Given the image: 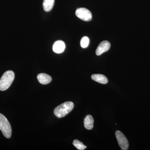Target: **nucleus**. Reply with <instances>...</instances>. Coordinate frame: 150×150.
Masks as SVG:
<instances>
[{
	"mask_svg": "<svg viewBox=\"0 0 150 150\" xmlns=\"http://www.w3.org/2000/svg\"><path fill=\"white\" fill-rule=\"evenodd\" d=\"M74 103L71 101H67L60 105L55 108L54 113L58 118H62L69 114L72 110Z\"/></svg>",
	"mask_w": 150,
	"mask_h": 150,
	"instance_id": "obj_1",
	"label": "nucleus"
},
{
	"mask_svg": "<svg viewBox=\"0 0 150 150\" xmlns=\"http://www.w3.org/2000/svg\"><path fill=\"white\" fill-rule=\"evenodd\" d=\"M14 78L15 74L13 71H8L4 73L0 79V91H4L8 89Z\"/></svg>",
	"mask_w": 150,
	"mask_h": 150,
	"instance_id": "obj_2",
	"label": "nucleus"
},
{
	"mask_svg": "<svg viewBox=\"0 0 150 150\" xmlns=\"http://www.w3.org/2000/svg\"><path fill=\"white\" fill-rule=\"evenodd\" d=\"M0 130L6 138L9 139L12 134L10 123L3 114L0 113Z\"/></svg>",
	"mask_w": 150,
	"mask_h": 150,
	"instance_id": "obj_3",
	"label": "nucleus"
},
{
	"mask_svg": "<svg viewBox=\"0 0 150 150\" xmlns=\"http://www.w3.org/2000/svg\"><path fill=\"white\" fill-rule=\"evenodd\" d=\"M76 15L79 18L85 21H90L92 18L90 11L84 8L77 9L76 11Z\"/></svg>",
	"mask_w": 150,
	"mask_h": 150,
	"instance_id": "obj_4",
	"label": "nucleus"
},
{
	"mask_svg": "<svg viewBox=\"0 0 150 150\" xmlns=\"http://www.w3.org/2000/svg\"><path fill=\"white\" fill-rule=\"evenodd\" d=\"M115 134L118 144L121 149L128 150L129 147V143L127 138L124 136V134L119 131H116Z\"/></svg>",
	"mask_w": 150,
	"mask_h": 150,
	"instance_id": "obj_5",
	"label": "nucleus"
},
{
	"mask_svg": "<svg viewBox=\"0 0 150 150\" xmlns=\"http://www.w3.org/2000/svg\"><path fill=\"white\" fill-rule=\"evenodd\" d=\"M110 44L107 40L102 41L100 43L96 50V54L97 56H100L104 52H106L110 49Z\"/></svg>",
	"mask_w": 150,
	"mask_h": 150,
	"instance_id": "obj_6",
	"label": "nucleus"
},
{
	"mask_svg": "<svg viewBox=\"0 0 150 150\" xmlns=\"http://www.w3.org/2000/svg\"><path fill=\"white\" fill-rule=\"evenodd\" d=\"M65 43L62 40H58L54 43L53 46V50L55 53L61 54L63 53L65 49Z\"/></svg>",
	"mask_w": 150,
	"mask_h": 150,
	"instance_id": "obj_7",
	"label": "nucleus"
},
{
	"mask_svg": "<svg viewBox=\"0 0 150 150\" xmlns=\"http://www.w3.org/2000/svg\"><path fill=\"white\" fill-rule=\"evenodd\" d=\"M37 79L40 83L43 85L50 83L52 81L51 76L44 73L38 74L37 76Z\"/></svg>",
	"mask_w": 150,
	"mask_h": 150,
	"instance_id": "obj_8",
	"label": "nucleus"
},
{
	"mask_svg": "<svg viewBox=\"0 0 150 150\" xmlns=\"http://www.w3.org/2000/svg\"><path fill=\"white\" fill-rule=\"evenodd\" d=\"M91 79L93 81L103 84H105L108 82V80L106 77L104 75L100 74H96L92 75Z\"/></svg>",
	"mask_w": 150,
	"mask_h": 150,
	"instance_id": "obj_9",
	"label": "nucleus"
},
{
	"mask_svg": "<svg viewBox=\"0 0 150 150\" xmlns=\"http://www.w3.org/2000/svg\"><path fill=\"white\" fill-rule=\"evenodd\" d=\"M94 120L91 115H87L85 118L84 121V127L88 130H91L93 128Z\"/></svg>",
	"mask_w": 150,
	"mask_h": 150,
	"instance_id": "obj_10",
	"label": "nucleus"
},
{
	"mask_svg": "<svg viewBox=\"0 0 150 150\" xmlns=\"http://www.w3.org/2000/svg\"><path fill=\"white\" fill-rule=\"evenodd\" d=\"M54 0H44L43 2V8L45 11H51L54 6Z\"/></svg>",
	"mask_w": 150,
	"mask_h": 150,
	"instance_id": "obj_11",
	"label": "nucleus"
},
{
	"mask_svg": "<svg viewBox=\"0 0 150 150\" xmlns=\"http://www.w3.org/2000/svg\"><path fill=\"white\" fill-rule=\"evenodd\" d=\"M73 144L78 150H83L87 148L86 146L84 145L81 142H80L78 140H74Z\"/></svg>",
	"mask_w": 150,
	"mask_h": 150,
	"instance_id": "obj_12",
	"label": "nucleus"
},
{
	"mask_svg": "<svg viewBox=\"0 0 150 150\" xmlns=\"http://www.w3.org/2000/svg\"><path fill=\"white\" fill-rule=\"evenodd\" d=\"M89 43L88 38L84 36L82 38L81 41V46L83 48H86L88 46Z\"/></svg>",
	"mask_w": 150,
	"mask_h": 150,
	"instance_id": "obj_13",
	"label": "nucleus"
}]
</instances>
